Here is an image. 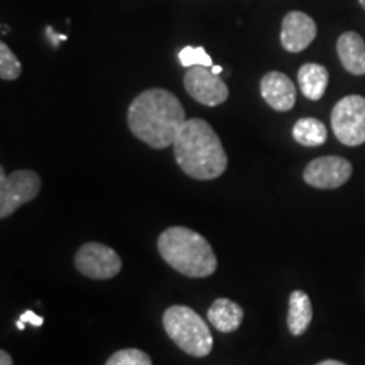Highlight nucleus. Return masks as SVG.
<instances>
[{"mask_svg": "<svg viewBox=\"0 0 365 365\" xmlns=\"http://www.w3.org/2000/svg\"><path fill=\"white\" fill-rule=\"evenodd\" d=\"M161 257L182 276L208 277L217 271L218 261L210 242L186 227H170L159 235Z\"/></svg>", "mask_w": 365, "mask_h": 365, "instance_id": "7ed1b4c3", "label": "nucleus"}, {"mask_svg": "<svg viewBox=\"0 0 365 365\" xmlns=\"http://www.w3.org/2000/svg\"><path fill=\"white\" fill-rule=\"evenodd\" d=\"M185 122V108L180 98L164 88L143 91L127 110L130 132L153 149H166L173 145Z\"/></svg>", "mask_w": 365, "mask_h": 365, "instance_id": "f257e3e1", "label": "nucleus"}, {"mask_svg": "<svg viewBox=\"0 0 365 365\" xmlns=\"http://www.w3.org/2000/svg\"><path fill=\"white\" fill-rule=\"evenodd\" d=\"M173 150L178 166L193 180H217L228 166L220 137L203 118H190L182 124Z\"/></svg>", "mask_w": 365, "mask_h": 365, "instance_id": "f03ea898", "label": "nucleus"}, {"mask_svg": "<svg viewBox=\"0 0 365 365\" xmlns=\"http://www.w3.org/2000/svg\"><path fill=\"white\" fill-rule=\"evenodd\" d=\"M330 75L323 65L318 63H307L298 71V85L301 93L309 100H319L328 88Z\"/></svg>", "mask_w": 365, "mask_h": 365, "instance_id": "4468645a", "label": "nucleus"}, {"mask_svg": "<svg viewBox=\"0 0 365 365\" xmlns=\"http://www.w3.org/2000/svg\"><path fill=\"white\" fill-rule=\"evenodd\" d=\"M75 266L85 277L105 281L115 277L122 269V259L115 250L98 242L81 245L75 255Z\"/></svg>", "mask_w": 365, "mask_h": 365, "instance_id": "0eeeda50", "label": "nucleus"}, {"mask_svg": "<svg viewBox=\"0 0 365 365\" xmlns=\"http://www.w3.org/2000/svg\"><path fill=\"white\" fill-rule=\"evenodd\" d=\"M180 63L185 68H191V66H213L212 58L210 54L205 51V48L202 46H186L180 51Z\"/></svg>", "mask_w": 365, "mask_h": 365, "instance_id": "6ab92c4d", "label": "nucleus"}, {"mask_svg": "<svg viewBox=\"0 0 365 365\" xmlns=\"http://www.w3.org/2000/svg\"><path fill=\"white\" fill-rule=\"evenodd\" d=\"M208 319L213 328L222 333H232L240 327L244 319V309L235 301L220 298L213 301L208 309Z\"/></svg>", "mask_w": 365, "mask_h": 365, "instance_id": "ddd939ff", "label": "nucleus"}, {"mask_svg": "<svg viewBox=\"0 0 365 365\" xmlns=\"http://www.w3.org/2000/svg\"><path fill=\"white\" fill-rule=\"evenodd\" d=\"M0 365H14L12 357L6 352V350H0Z\"/></svg>", "mask_w": 365, "mask_h": 365, "instance_id": "412c9836", "label": "nucleus"}, {"mask_svg": "<svg viewBox=\"0 0 365 365\" xmlns=\"http://www.w3.org/2000/svg\"><path fill=\"white\" fill-rule=\"evenodd\" d=\"M105 365H153V360L145 352L139 349H124L118 350Z\"/></svg>", "mask_w": 365, "mask_h": 365, "instance_id": "a211bd4d", "label": "nucleus"}, {"mask_svg": "<svg viewBox=\"0 0 365 365\" xmlns=\"http://www.w3.org/2000/svg\"><path fill=\"white\" fill-rule=\"evenodd\" d=\"M336 53L346 71L355 76L365 75V41L362 36L346 31L336 41Z\"/></svg>", "mask_w": 365, "mask_h": 365, "instance_id": "f8f14e48", "label": "nucleus"}, {"mask_svg": "<svg viewBox=\"0 0 365 365\" xmlns=\"http://www.w3.org/2000/svg\"><path fill=\"white\" fill-rule=\"evenodd\" d=\"M317 365H346V364H344V362H339V360H323V362H319V364H317Z\"/></svg>", "mask_w": 365, "mask_h": 365, "instance_id": "4be33fe9", "label": "nucleus"}, {"mask_svg": "<svg viewBox=\"0 0 365 365\" xmlns=\"http://www.w3.org/2000/svg\"><path fill=\"white\" fill-rule=\"evenodd\" d=\"M168 336L182 352L193 357H207L213 349V336L207 322L195 309L182 304L168 308L163 317Z\"/></svg>", "mask_w": 365, "mask_h": 365, "instance_id": "20e7f679", "label": "nucleus"}, {"mask_svg": "<svg viewBox=\"0 0 365 365\" xmlns=\"http://www.w3.org/2000/svg\"><path fill=\"white\" fill-rule=\"evenodd\" d=\"M331 129L336 139L349 148L365 143V98L349 95L336 102L331 110Z\"/></svg>", "mask_w": 365, "mask_h": 365, "instance_id": "39448f33", "label": "nucleus"}, {"mask_svg": "<svg viewBox=\"0 0 365 365\" xmlns=\"http://www.w3.org/2000/svg\"><path fill=\"white\" fill-rule=\"evenodd\" d=\"M359 4H360V6H362V9L365 11V0H359Z\"/></svg>", "mask_w": 365, "mask_h": 365, "instance_id": "393cba45", "label": "nucleus"}, {"mask_svg": "<svg viewBox=\"0 0 365 365\" xmlns=\"http://www.w3.org/2000/svg\"><path fill=\"white\" fill-rule=\"evenodd\" d=\"M352 164L340 156H323L313 159L304 168L307 185L318 190H335L344 186L352 176Z\"/></svg>", "mask_w": 365, "mask_h": 365, "instance_id": "1a4fd4ad", "label": "nucleus"}, {"mask_svg": "<svg viewBox=\"0 0 365 365\" xmlns=\"http://www.w3.org/2000/svg\"><path fill=\"white\" fill-rule=\"evenodd\" d=\"M293 137L296 143L304 145V148H318V145L327 143L328 130L325 124L318 118L304 117L294 124Z\"/></svg>", "mask_w": 365, "mask_h": 365, "instance_id": "dca6fc26", "label": "nucleus"}, {"mask_svg": "<svg viewBox=\"0 0 365 365\" xmlns=\"http://www.w3.org/2000/svg\"><path fill=\"white\" fill-rule=\"evenodd\" d=\"M22 65L12 49L6 43H0V78L4 81H14L21 76Z\"/></svg>", "mask_w": 365, "mask_h": 365, "instance_id": "f3484780", "label": "nucleus"}, {"mask_svg": "<svg viewBox=\"0 0 365 365\" xmlns=\"http://www.w3.org/2000/svg\"><path fill=\"white\" fill-rule=\"evenodd\" d=\"M182 83L191 98L207 107H217L225 103L228 98L227 83L208 66L188 68Z\"/></svg>", "mask_w": 365, "mask_h": 365, "instance_id": "6e6552de", "label": "nucleus"}, {"mask_svg": "<svg viewBox=\"0 0 365 365\" xmlns=\"http://www.w3.org/2000/svg\"><path fill=\"white\" fill-rule=\"evenodd\" d=\"M21 322L31 323V325L34 327H41L44 323V319L43 317H39V314H36L34 312H24L21 314Z\"/></svg>", "mask_w": 365, "mask_h": 365, "instance_id": "aec40b11", "label": "nucleus"}, {"mask_svg": "<svg viewBox=\"0 0 365 365\" xmlns=\"http://www.w3.org/2000/svg\"><path fill=\"white\" fill-rule=\"evenodd\" d=\"M313 319V307L309 296L304 291L296 289L289 296V312H287V328L291 335L299 336L308 330Z\"/></svg>", "mask_w": 365, "mask_h": 365, "instance_id": "2eb2a0df", "label": "nucleus"}, {"mask_svg": "<svg viewBox=\"0 0 365 365\" xmlns=\"http://www.w3.org/2000/svg\"><path fill=\"white\" fill-rule=\"evenodd\" d=\"M212 71L215 73V75H220V73H222V66H212Z\"/></svg>", "mask_w": 365, "mask_h": 365, "instance_id": "5701e85b", "label": "nucleus"}, {"mask_svg": "<svg viewBox=\"0 0 365 365\" xmlns=\"http://www.w3.org/2000/svg\"><path fill=\"white\" fill-rule=\"evenodd\" d=\"M318 34L317 22L308 14L287 12L281 24V44L287 53H301L313 43Z\"/></svg>", "mask_w": 365, "mask_h": 365, "instance_id": "9d476101", "label": "nucleus"}, {"mask_svg": "<svg viewBox=\"0 0 365 365\" xmlns=\"http://www.w3.org/2000/svg\"><path fill=\"white\" fill-rule=\"evenodd\" d=\"M17 328H19V330H24V322L19 319V322H17Z\"/></svg>", "mask_w": 365, "mask_h": 365, "instance_id": "b1692460", "label": "nucleus"}, {"mask_svg": "<svg viewBox=\"0 0 365 365\" xmlns=\"http://www.w3.org/2000/svg\"><path fill=\"white\" fill-rule=\"evenodd\" d=\"M39 175L31 170H17L6 176V170L0 168V218L11 217L22 205L33 202L39 195Z\"/></svg>", "mask_w": 365, "mask_h": 365, "instance_id": "423d86ee", "label": "nucleus"}, {"mask_svg": "<svg viewBox=\"0 0 365 365\" xmlns=\"http://www.w3.org/2000/svg\"><path fill=\"white\" fill-rule=\"evenodd\" d=\"M261 95L276 112H287L296 103V86L281 71H269L261 80Z\"/></svg>", "mask_w": 365, "mask_h": 365, "instance_id": "9b49d317", "label": "nucleus"}]
</instances>
